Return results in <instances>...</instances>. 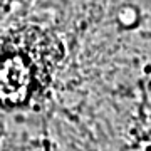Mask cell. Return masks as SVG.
I'll use <instances>...</instances> for the list:
<instances>
[{"label": "cell", "mask_w": 151, "mask_h": 151, "mask_svg": "<svg viewBox=\"0 0 151 151\" xmlns=\"http://www.w3.org/2000/svg\"><path fill=\"white\" fill-rule=\"evenodd\" d=\"M34 84L32 65L24 55L12 54L0 60V108L25 104Z\"/></svg>", "instance_id": "cell-1"}]
</instances>
